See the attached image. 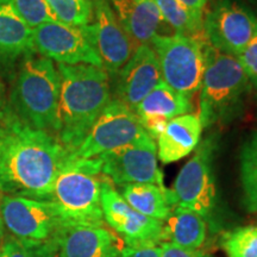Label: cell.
<instances>
[{
  "instance_id": "1",
  "label": "cell",
  "mask_w": 257,
  "mask_h": 257,
  "mask_svg": "<svg viewBox=\"0 0 257 257\" xmlns=\"http://www.w3.org/2000/svg\"><path fill=\"white\" fill-rule=\"evenodd\" d=\"M69 157L57 136L23 123L9 108L0 128V193L48 200Z\"/></svg>"
},
{
  "instance_id": "2",
  "label": "cell",
  "mask_w": 257,
  "mask_h": 257,
  "mask_svg": "<svg viewBox=\"0 0 257 257\" xmlns=\"http://www.w3.org/2000/svg\"><path fill=\"white\" fill-rule=\"evenodd\" d=\"M61 89L57 138L70 155L108 105L111 86L104 68L91 64H60Z\"/></svg>"
},
{
  "instance_id": "3",
  "label": "cell",
  "mask_w": 257,
  "mask_h": 257,
  "mask_svg": "<svg viewBox=\"0 0 257 257\" xmlns=\"http://www.w3.org/2000/svg\"><path fill=\"white\" fill-rule=\"evenodd\" d=\"M60 89V73L54 61L29 54L21 61L10 111L23 123L57 136Z\"/></svg>"
},
{
  "instance_id": "4",
  "label": "cell",
  "mask_w": 257,
  "mask_h": 257,
  "mask_svg": "<svg viewBox=\"0 0 257 257\" xmlns=\"http://www.w3.org/2000/svg\"><path fill=\"white\" fill-rule=\"evenodd\" d=\"M100 157L70 159L61 169L48 200L55 206L63 226H104L101 210Z\"/></svg>"
},
{
  "instance_id": "5",
  "label": "cell",
  "mask_w": 257,
  "mask_h": 257,
  "mask_svg": "<svg viewBox=\"0 0 257 257\" xmlns=\"http://www.w3.org/2000/svg\"><path fill=\"white\" fill-rule=\"evenodd\" d=\"M251 88L236 57L205 44L198 113L202 127L229 123L238 117Z\"/></svg>"
},
{
  "instance_id": "6",
  "label": "cell",
  "mask_w": 257,
  "mask_h": 257,
  "mask_svg": "<svg viewBox=\"0 0 257 257\" xmlns=\"http://www.w3.org/2000/svg\"><path fill=\"white\" fill-rule=\"evenodd\" d=\"M206 42L182 35H157L150 42L167 85L191 99L199 92L205 69Z\"/></svg>"
},
{
  "instance_id": "7",
  "label": "cell",
  "mask_w": 257,
  "mask_h": 257,
  "mask_svg": "<svg viewBox=\"0 0 257 257\" xmlns=\"http://www.w3.org/2000/svg\"><path fill=\"white\" fill-rule=\"evenodd\" d=\"M216 140L208 137L180 170L173 188L175 207L186 208L211 219L217 207V188L212 170Z\"/></svg>"
},
{
  "instance_id": "8",
  "label": "cell",
  "mask_w": 257,
  "mask_h": 257,
  "mask_svg": "<svg viewBox=\"0 0 257 257\" xmlns=\"http://www.w3.org/2000/svg\"><path fill=\"white\" fill-rule=\"evenodd\" d=\"M148 135L136 112L112 99L70 159H95Z\"/></svg>"
},
{
  "instance_id": "9",
  "label": "cell",
  "mask_w": 257,
  "mask_h": 257,
  "mask_svg": "<svg viewBox=\"0 0 257 257\" xmlns=\"http://www.w3.org/2000/svg\"><path fill=\"white\" fill-rule=\"evenodd\" d=\"M0 213L5 229L12 237L25 242H49L63 226L55 206L49 200L4 195Z\"/></svg>"
},
{
  "instance_id": "10",
  "label": "cell",
  "mask_w": 257,
  "mask_h": 257,
  "mask_svg": "<svg viewBox=\"0 0 257 257\" xmlns=\"http://www.w3.org/2000/svg\"><path fill=\"white\" fill-rule=\"evenodd\" d=\"M32 37L35 53L38 55L60 64H91L104 68L87 27L50 22L32 29Z\"/></svg>"
},
{
  "instance_id": "11",
  "label": "cell",
  "mask_w": 257,
  "mask_h": 257,
  "mask_svg": "<svg viewBox=\"0 0 257 257\" xmlns=\"http://www.w3.org/2000/svg\"><path fill=\"white\" fill-rule=\"evenodd\" d=\"M257 35V16L232 0H218L204 16V38L208 46L236 56Z\"/></svg>"
},
{
  "instance_id": "12",
  "label": "cell",
  "mask_w": 257,
  "mask_h": 257,
  "mask_svg": "<svg viewBox=\"0 0 257 257\" xmlns=\"http://www.w3.org/2000/svg\"><path fill=\"white\" fill-rule=\"evenodd\" d=\"M99 157L102 162V174L114 186L153 184L166 187L157 165V147L149 135Z\"/></svg>"
},
{
  "instance_id": "13",
  "label": "cell",
  "mask_w": 257,
  "mask_h": 257,
  "mask_svg": "<svg viewBox=\"0 0 257 257\" xmlns=\"http://www.w3.org/2000/svg\"><path fill=\"white\" fill-rule=\"evenodd\" d=\"M100 200L104 221L119 234L125 245H159L162 242L165 223L134 210L107 178L102 182Z\"/></svg>"
},
{
  "instance_id": "14",
  "label": "cell",
  "mask_w": 257,
  "mask_h": 257,
  "mask_svg": "<svg viewBox=\"0 0 257 257\" xmlns=\"http://www.w3.org/2000/svg\"><path fill=\"white\" fill-rule=\"evenodd\" d=\"M93 8L94 19L87 25L89 36L104 69L115 76L133 55L136 46L120 25L108 0H100L93 4Z\"/></svg>"
},
{
  "instance_id": "15",
  "label": "cell",
  "mask_w": 257,
  "mask_h": 257,
  "mask_svg": "<svg viewBox=\"0 0 257 257\" xmlns=\"http://www.w3.org/2000/svg\"><path fill=\"white\" fill-rule=\"evenodd\" d=\"M114 78V99L135 111L162 81L160 63L153 47L150 44L138 46Z\"/></svg>"
},
{
  "instance_id": "16",
  "label": "cell",
  "mask_w": 257,
  "mask_h": 257,
  "mask_svg": "<svg viewBox=\"0 0 257 257\" xmlns=\"http://www.w3.org/2000/svg\"><path fill=\"white\" fill-rule=\"evenodd\" d=\"M57 257H120L124 244L111 230L62 226L56 237Z\"/></svg>"
},
{
  "instance_id": "17",
  "label": "cell",
  "mask_w": 257,
  "mask_h": 257,
  "mask_svg": "<svg viewBox=\"0 0 257 257\" xmlns=\"http://www.w3.org/2000/svg\"><path fill=\"white\" fill-rule=\"evenodd\" d=\"M189 111H192L191 99L176 92L163 80L135 108L143 128L153 140H157L169 120Z\"/></svg>"
},
{
  "instance_id": "18",
  "label": "cell",
  "mask_w": 257,
  "mask_h": 257,
  "mask_svg": "<svg viewBox=\"0 0 257 257\" xmlns=\"http://www.w3.org/2000/svg\"><path fill=\"white\" fill-rule=\"evenodd\" d=\"M111 8L136 46L150 44L165 21L155 0H111Z\"/></svg>"
},
{
  "instance_id": "19",
  "label": "cell",
  "mask_w": 257,
  "mask_h": 257,
  "mask_svg": "<svg viewBox=\"0 0 257 257\" xmlns=\"http://www.w3.org/2000/svg\"><path fill=\"white\" fill-rule=\"evenodd\" d=\"M202 128L198 114L187 113L169 120L157 137V156L161 162H176L197 149Z\"/></svg>"
},
{
  "instance_id": "20",
  "label": "cell",
  "mask_w": 257,
  "mask_h": 257,
  "mask_svg": "<svg viewBox=\"0 0 257 257\" xmlns=\"http://www.w3.org/2000/svg\"><path fill=\"white\" fill-rule=\"evenodd\" d=\"M35 53L32 29L10 4L0 5V69H10Z\"/></svg>"
},
{
  "instance_id": "21",
  "label": "cell",
  "mask_w": 257,
  "mask_h": 257,
  "mask_svg": "<svg viewBox=\"0 0 257 257\" xmlns=\"http://www.w3.org/2000/svg\"><path fill=\"white\" fill-rule=\"evenodd\" d=\"M120 195L134 210L163 223L169 219L175 208L172 191L153 184L123 185Z\"/></svg>"
},
{
  "instance_id": "22",
  "label": "cell",
  "mask_w": 257,
  "mask_h": 257,
  "mask_svg": "<svg viewBox=\"0 0 257 257\" xmlns=\"http://www.w3.org/2000/svg\"><path fill=\"white\" fill-rule=\"evenodd\" d=\"M206 220L195 212L175 207L163 226L162 242L174 244L181 249L199 250L206 239Z\"/></svg>"
},
{
  "instance_id": "23",
  "label": "cell",
  "mask_w": 257,
  "mask_h": 257,
  "mask_svg": "<svg viewBox=\"0 0 257 257\" xmlns=\"http://www.w3.org/2000/svg\"><path fill=\"white\" fill-rule=\"evenodd\" d=\"M161 16L176 35L204 41V16L197 15L179 0H155Z\"/></svg>"
},
{
  "instance_id": "24",
  "label": "cell",
  "mask_w": 257,
  "mask_h": 257,
  "mask_svg": "<svg viewBox=\"0 0 257 257\" xmlns=\"http://www.w3.org/2000/svg\"><path fill=\"white\" fill-rule=\"evenodd\" d=\"M239 175L244 207L257 213V130L249 135L240 148Z\"/></svg>"
},
{
  "instance_id": "25",
  "label": "cell",
  "mask_w": 257,
  "mask_h": 257,
  "mask_svg": "<svg viewBox=\"0 0 257 257\" xmlns=\"http://www.w3.org/2000/svg\"><path fill=\"white\" fill-rule=\"evenodd\" d=\"M61 23L73 27H87L94 19V8L89 0H47Z\"/></svg>"
},
{
  "instance_id": "26",
  "label": "cell",
  "mask_w": 257,
  "mask_h": 257,
  "mask_svg": "<svg viewBox=\"0 0 257 257\" xmlns=\"http://www.w3.org/2000/svg\"><path fill=\"white\" fill-rule=\"evenodd\" d=\"M220 245L226 257H257V225L227 231Z\"/></svg>"
},
{
  "instance_id": "27",
  "label": "cell",
  "mask_w": 257,
  "mask_h": 257,
  "mask_svg": "<svg viewBox=\"0 0 257 257\" xmlns=\"http://www.w3.org/2000/svg\"><path fill=\"white\" fill-rule=\"evenodd\" d=\"M0 257H57L56 240L36 243L8 237L0 243Z\"/></svg>"
},
{
  "instance_id": "28",
  "label": "cell",
  "mask_w": 257,
  "mask_h": 257,
  "mask_svg": "<svg viewBox=\"0 0 257 257\" xmlns=\"http://www.w3.org/2000/svg\"><path fill=\"white\" fill-rule=\"evenodd\" d=\"M9 4L31 29L50 22H59L47 0H10Z\"/></svg>"
},
{
  "instance_id": "29",
  "label": "cell",
  "mask_w": 257,
  "mask_h": 257,
  "mask_svg": "<svg viewBox=\"0 0 257 257\" xmlns=\"http://www.w3.org/2000/svg\"><path fill=\"white\" fill-rule=\"evenodd\" d=\"M250 83L257 89V35L236 56Z\"/></svg>"
},
{
  "instance_id": "30",
  "label": "cell",
  "mask_w": 257,
  "mask_h": 257,
  "mask_svg": "<svg viewBox=\"0 0 257 257\" xmlns=\"http://www.w3.org/2000/svg\"><path fill=\"white\" fill-rule=\"evenodd\" d=\"M160 246V257H213L200 250H188L181 249L174 244L168 242H161Z\"/></svg>"
},
{
  "instance_id": "31",
  "label": "cell",
  "mask_w": 257,
  "mask_h": 257,
  "mask_svg": "<svg viewBox=\"0 0 257 257\" xmlns=\"http://www.w3.org/2000/svg\"><path fill=\"white\" fill-rule=\"evenodd\" d=\"M120 257H160V246L156 244L142 246L124 245Z\"/></svg>"
},
{
  "instance_id": "32",
  "label": "cell",
  "mask_w": 257,
  "mask_h": 257,
  "mask_svg": "<svg viewBox=\"0 0 257 257\" xmlns=\"http://www.w3.org/2000/svg\"><path fill=\"white\" fill-rule=\"evenodd\" d=\"M179 2L194 14L204 16L208 0H179Z\"/></svg>"
},
{
  "instance_id": "33",
  "label": "cell",
  "mask_w": 257,
  "mask_h": 257,
  "mask_svg": "<svg viewBox=\"0 0 257 257\" xmlns=\"http://www.w3.org/2000/svg\"><path fill=\"white\" fill-rule=\"evenodd\" d=\"M9 110V106L6 104V92L4 83L0 80V117H4Z\"/></svg>"
},
{
  "instance_id": "34",
  "label": "cell",
  "mask_w": 257,
  "mask_h": 257,
  "mask_svg": "<svg viewBox=\"0 0 257 257\" xmlns=\"http://www.w3.org/2000/svg\"><path fill=\"white\" fill-rule=\"evenodd\" d=\"M4 231H5V226H4V223H3L2 213H0V240L4 239Z\"/></svg>"
},
{
  "instance_id": "35",
  "label": "cell",
  "mask_w": 257,
  "mask_h": 257,
  "mask_svg": "<svg viewBox=\"0 0 257 257\" xmlns=\"http://www.w3.org/2000/svg\"><path fill=\"white\" fill-rule=\"evenodd\" d=\"M10 0H0V5H4V4H9Z\"/></svg>"
},
{
  "instance_id": "36",
  "label": "cell",
  "mask_w": 257,
  "mask_h": 257,
  "mask_svg": "<svg viewBox=\"0 0 257 257\" xmlns=\"http://www.w3.org/2000/svg\"><path fill=\"white\" fill-rule=\"evenodd\" d=\"M3 118H4V117H0V128H2V126H3Z\"/></svg>"
},
{
  "instance_id": "37",
  "label": "cell",
  "mask_w": 257,
  "mask_h": 257,
  "mask_svg": "<svg viewBox=\"0 0 257 257\" xmlns=\"http://www.w3.org/2000/svg\"><path fill=\"white\" fill-rule=\"evenodd\" d=\"M89 2H91V3H92V4H95V3L100 2V0H89Z\"/></svg>"
},
{
  "instance_id": "38",
  "label": "cell",
  "mask_w": 257,
  "mask_h": 257,
  "mask_svg": "<svg viewBox=\"0 0 257 257\" xmlns=\"http://www.w3.org/2000/svg\"><path fill=\"white\" fill-rule=\"evenodd\" d=\"M0 243H2V240H0Z\"/></svg>"
}]
</instances>
